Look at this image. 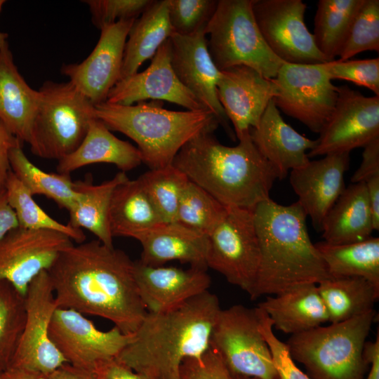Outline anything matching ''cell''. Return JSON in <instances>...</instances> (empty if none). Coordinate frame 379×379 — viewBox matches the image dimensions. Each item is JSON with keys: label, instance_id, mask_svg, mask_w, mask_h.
I'll return each mask as SVG.
<instances>
[{"label": "cell", "instance_id": "obj_53", "mask_svg": "<svg viewBox=\"0 0 379 379\" xmlns=\"http://www.w3.org/2000/svg\"><path fill=\"white\" fill-rule=\"evenodd\" d=\"M6 372L7 379H47L41 373L25 369L7 368Z\"/></svg>", "mask_w": 379, "mask_h": 379}, {"label": "cell", "instance_id": "obj_37", "mask_svg": "<svg viewBox=\"0 0 379 379\" xmlns=\"http://www.w3.org/2000/svg\"><path fill=\"white\" fill-rule=\"evenodd\" d=\"M227 211V207L189 180L179 201L175 222L208 237Z\"/></svg>", "mask_w": 379, "mask_h": 379}, {"label": "cell", "instance_id": "obj_8", "mask_svg": "<svg viewBox=\"0 0 379 379\" xmlns=\"http://www.w3.org/2000/svg\"><path fill=\"white\" fill-rule=\"evenodd\" d=\"M253 0H218L204 29L208 49L215 67L222 71L248 66L267 79H274L285 63L269 48L255 20Z\"/></svg>", "mask_w": 379, "mask_h": 379}, {"label": "cell", "instance_id": "obj_9", "mask_svg": "<svg viewBox=\"0 0 379 379\" xmlns=\"http://www.w3.org/2000/svg\"><path fill=\"white\" fill-rule=\"evenodd\" d=\"M258 308L234 305L220 310L211 338L234 374L256 379H279L270 349L260 329Z\"/></svg>", "mask_w": 379, "mask_h": 379}, {"label": "cell", "instance_id": "obj_47", "mask_svg": "<svg viewBox=\"0 0 379 379\" xmlns=\"http://www.w3.org/2000/svg\"><path fill=\"white\" fill-rule=\"evenodd\" d=\"M364 148L361 163L351 178L352 183L365 182L379 174V137L371 140Z\"/></svg>", "mask_w": 379, "mask_h": 379}, {"label": "cell", "instance_id": "obj_10", "mask_svg": "<svg viewBox=\"0 0 379 379\" xmlns=\"http://www.w3.org/2000/svg\"><path fill=\"white\" fill-rule=\"evenodd\" d=\"M207 238V267L251 298L260 258L253 209L227 207L226 215Z\"/></svg>", "mask_w": 379, "mask_h": 379}, {"label": "cell", "instance_id": "obj_46", "mask_svg": "<svg viewBox=\"0 0 379 379\" xmlns=\"http://www.w3.org/2000/svg\"><path fill=\"white\" fill-rule=\"evenodd\" d=\"M92 372L95 379H152L134 371L117 358L97 362Z\"/></svg>", "mask_w": 379, "mask_h": 379}, {"label": "cell", "instance_id": "obj_45", "mask_svg": "<svg viewBox=\"0 0 379 379\" xmlns=\"http://www.w3.org/2000/svg\"><path fill=\"white\" fill-rule=\"evenodd\" d=\"M180 375L181 379H256L233 373L211 347L199 359L185 360Z\"/></svg>", "mask_w": 379, "mask_h": 379}, {"label": "cell", "instance_id": "obj_44", "mask_svg": "<svg viewBox=\"0 0 379 379\" xmlns=\"http://www.w3.org/2000/svg\"><path fill=\"white\" fill-rule=\"evenodd\" d=\"M258 308L260 314L259 329L270 349L279 379H312L297 366L285 343L275 335L270 319L261 309Z\"/></svg>", "mask_w": 379, "mask_h": 379}, {"label": "cell", "instance_id": "obj_31", "mask_svg": "<svg viewBox=\"0 0 379 379\" xmlns=\"http://www.w3.org/2000/svg\"><path fill=\"white\" fill-rule=\"evenodd\" d=\"M128 179L126 173L121 171L112 179L98 185L93 184L89 179L74 182L79 197L68 211L67 224L74 228L88 230L101 243L113 247L108 220L111 199L115 188Z\"/></svg>", "mask_w": 379, "mask_h": 379}, {"label": "cell", "instance_id": "obj_41", "mask_svg": "<svg viewBox=\"0 0 379 379\" xmlns=\"http://www.w3.org/2000/svg\"><path fill=\"white\" fill-rule=\"evenodd\" d=\"M168 19L175 34H193L204 29L218 5L217 0H168Z\"/></svg>", "mask_w": 379, "mask_h": 379}, {"label": "cell", "instance_id": "obj_39", "mask_svg": "<svg viewBox=\"0 0 379 379\" xmlns=\"http://www.w3.org/2000/svg\"><path fill=\"white\" fill-rule=\"evenodd\" d=\"M25 297L11 284L0 281V366L8 367L22 333Z\"/></svg>", "mask_w": 379, "mask_h": 379}, {"label": "cell", "instance_id": "obj_15", "mask_svg": "<svg viewBox=\"0 0 379 379\" xmlns=\"http://www.w3.org/2000/svg\"><path fill=\"white\" fill-rule=\"evenodd\" d=\"M309 158L364 147L379 137V96L367 97L347 85L338 86L334 109Z\"/></svg>", "mask_w": 379, "mask_h": 379}, {"label": "cell", "instance_id": "obj_21", "mask_svg": "<svg viewBox=\"0 0 379 379\" xmlns=\"http://www.w3.org/2000/svg\"><path fill=\"white\" fill-rule=\"evenodd\" d=\"M349 165L350 152H338L309 161L290 172V183L298 202L315 229L321 230L326 215L344 192V177Z\"/></svg>", "mask_w": 379, "mask_h": 379}, {"label": "cell", "instance_id": "obj_7", "mask_svg": "<svg viewBox=\"0 0 379 379\" xmlns=\"http://www.w3.org/2000/svg\"><path fill=\"white\" fill-rule=\"evenodd\" d=\"M28 144L36 157L58 161L73 152L95 118V106L70 82L46 81Z\"/></svg>", "mask_w": 379, "mask_h": 379}, {"label": "cell", "instance_id": "obj_42", "mask_svg": "<svg viewBox=\"0 0 379 379\" xmlns=\"http://www.w3.org/2000/svg\"><path fill=\"white\" fill-rule=\"evenodd\" d=\"M329 78L343 79L368 88L379 96V58L334 60L321 63Z\"/></svg>", "mask_w": 379, "mask_h": 379}, {"label": "cell", "instance_id": "obj_11", "mask_svg": "<svg viewBox=\"0 0 379 379\" xmlns=\"http://www.w3.org/2000/svg\"><path fill=\"white\" fill-rule=\"evenodd\" d=\"M272 79L278 90L272 100L278 109L320 133L338 96V86L333 84L321 63L285 62Z\"/></svg>", "mask_w": 379, "mask_h": 379}, {"label": "cell", "instance_id": "obj_13", "mask_svg": "<svg viewBox=\"0 0 379 379\" xmlns=\"http://www.w3.org/2000/svg\"><path fill=\"white\" fill-rule=\"evenodd\" d=\"M25 297V326L8 368L48 375L67 364L49 335L50 323L57 306L48 271L32 281Z\"/></svg>", "mask_w": 379, "mask_h": 379}, {"label": "cell", "instance_id": "obj_6", "mask_svg": "<svg viewBox=\"0 0 379 379\" xmlns=\"http://www.w3.org/2000/svg\"><path fill=\"white\" fill-rule=\"evenodd\" d=\"M375 317L372 310L292 335L285 344L292 359L304 365L312 379H364L369 364L364 350Z\"/></svg>", "mask_w": 379, "mask_h": 379}, {"label": "cell", "instance_id": "obj_2", "mask_svg": "<svg viewBox=\"0 0 379 379\" xmlns=\"http://www.w3.org/2000/svg\"><path fill=\"white\" fill-rule=\"evenodd\" d=\"M220 310L208 290L166 311L147 312L117 358L152 379H181L184 361L210 349Z\"/></svg>", "mask_w": 379, "mask_h": 379}, {"label": "cell", "instance_id": "obj_40", "mask_svg": "<svg viewBox=\"0 0 379 379\" xmlns=\"http://www.w3.org/2000/svg\"><path fill=\"white\" fill-rule=\"evenodd\" d=\"M379 51V1L363 0L342 46L339 60L365 51Z\"/></svg>", "mask_w": 379, "mask_h": 379}, {"label": "cell", "instance_id": "obj_22", "mask_svg": "<svg viewBox=\"0 0 379 379\" xmlns=\"http://www.w3.org/2000/svg\"><path fill=\"white\" fill-rule=\"evenodd\" d=\"M138 293L147 312L170 310L208 291L211 278L206 270L190 267L153 266L133 261Z\"/></svg>", "mask_w": 379, "mask_h": 379}, {"label": "cell", "instance_id": "obj_43", "mask_svg": "<svg viewBox=\"0 0 379 379\" xmlns=\"http://www.w3.org/2000/svg\"><path fill=\"white\" fill-rule=\"evenodd\" d=\"M154 0H86L93 25L101 29L121 20L138 18Z\"/></svg>", "mask_w": 379, "mask_h": 379}, {"label": "cell", "instance_id": "obj_17", "mask_svg": "<svg viewBox=\"0 0 379 379\" xmlns=\"http://www.w3.org/2000/svg\"><path fill=\"white\" fill-rule=\"evenodd\" d=\"M135 20H121L102 27L96 46L84 60L61 68L62 74L94 106L107 101L121 79L125 44Z\"/></svg>", "mask_w": 379, "mask_h": 379}, {"label": "cell", "instance_id": "obj_30", "mask_svg": "<svg viewBox=\"0 0 379 379\" xmlns=\"http://www.w3.org/2000/svg\"><path fill=\"white\" fill-rule=\"evenodd\" d=\"M168 8V0H154L135 20L125 44L120 79L138 72L142 63L152 59L174 34Z\"/></svg>", "mask_w": 379, "mask_h": 379}, {"label": "cell", "instance_id": "obj_54", "mask_svg": "<svg viewBox=\"0 0 379 379\" xmlns=\"http://www.w3.org/2000/svg\"><path fill=\"white\" fill-rule=\"evenodd\" d=\"M6 1L4 0H0V12L2 9V6L4 4ZM7 38L8 34L6 33H4L0 32V51L6 45L8 44L7 42Z\"/></svg>", "mask_w": 379, "mask_h": 379}, {"label": "cell", "instance_id": "obj_18", "mask_svg": "<svg viewBox=\"0 0 379 379\" xmlns=\"http://www.w3.org/2000/svg\"><path fill=\"white\" fill-rule=\"evenodd\" d=\"M169 41L171 66L180 83L215 116L229 134L234 136L217 95L220 71L209 54L204 29L188 36L174 33Z\"/></svg>", "mask_w": 379, "mask_h": 379}, {"label": "cell", "instance_id": "obj_3", "mask_svg": "<svg viewBox=\"0 0 379 379\" xmlns=\"http://www.w3.org/2000/svg\"><path fill=\"white\" fill-rule=\"evenodd\" d=\"M213 133H201L188 141L172 165L226 207L254 209L270 199L277 173L250 133L234 147L221 144Z\"/></svg>", "mask_w": 379, "mask_h": 379}, {"label": "cell", "instance_id": "obj_14", "mask_svg": "<svg viewBox=\"0 0 379 379\" xmlns=\"http://www.w3.org/2000/svg\"><path fill=\"white\" fill-rule=\"evenodd\" d=\"M49 335L67 364L91 371L97 362L117 358L133 337L116 326L100 330L86 315L63 307L55 308Z\"/></svg>", "mask_w": 379, "mask_h": 379}, {"label": "cell", "instance_id": "obj_27", "mask_svg": "<svg viewBox=\"0 0 379 379\" xmlns=\"http://www.w3.org/2000/svg\"><path fill=\"white\" fill-rule=\"evenodd\" d=\"M138 149L117 138L96 117L90 122L86 136L71 154L58 161V173L70 174L84 166L106 163L115 165L122 172L138 167L142 163Z\"/></svg>", "mask_w": 379, "mask_h": 379}, {"label": "cell", "instance_id": "obj_50", "mask_svg": "<svg viewBox=\"0 0 379 379\" xmlns=\"http://www.w3.org/2000/svg\"><path fill=\"white\" fill-rule=\"evenodd\" d=\"M370 208L372 213L374 230H379V174L369 178L365 182Z\"/></svg>", "mask_w": 379, "mask_h": 379}, {"label": "cell", "instance_id": "obj_12", "mask_svg": "<svg viewBox=\"0 0 379 379\" xmlns=\"http://www.w3.org/2000/svg\"><path fill=\"white\" fill-rule=\"evenodd\" d=\"M307 5L302 0H253L255 20L266 44L281 60L290 64L328 62L307 28Z\"/></svg>", "mask_w": 379, "mask_h": 379}, {"label": "cell", "instance_id": "obj_49", "mask_svg": "<svg viewBox=\"0 0 379 379\" xmlns=\"http://www.w3.org/2000/svg\"><path fill=\"white\" fill-rule=\"evenodd\" d=\"M19 227L17 218L10 206L5 189L0 190V241L11 230Z\"/></svg>", "mask_w": 379, "mask_h": 379}, {"label": "cell", "instance_id": "obj_19", "mask_svg": "<svg viewBox=\"0 0 379 379\" xmlns=\"http://www.w3.org/2000/svg\"><path fill=\"white\" fill-rule=\"evenodd\" d=\"M217 95L237 139L255 128L270 102L278 95L272 79L245 65L220 71Z\"/></svg>", "mask_w": 379, "mask_h": 379}, {"label": "cell", "instance_id": "obj_55", "mask_svg": "<svg viewBox=\"0 0 379 379\" xmlns=\"http://www.w3.org/2000/svg\"><path fill=\"white\" fill-rule=\"evenodd\" d=\"M0 379H7L6 368L0 366Z\"/></svg>", "mask_w": 379, "mask_h": 379}, {"label": "cell", "instance_id": "obj_28", "mask_svg": "<svg viewBox=\"0 0 379 379\" xmlns=\"http://www.w3.org/2000/svg\"><path fill=\"white\" fill-rule=\"evenodd\" d=\"M374 230L366 186L364 182L345 187L326 215L321 226L324 241L345 244L371 237Z\"/></svg>", "mask_w": 379, "mask_h": 379}, {"label": "cell", "instance_id": "obj_38", "mask_svg": "<svg viewBox=\"0 0 379 379\" xmlns=\"http://www.w3.org/2000/svg\"><path fill=\"white\" fill-rule=\"evenodd\" d=\"M151 200L166 223L175 222L179 201L189 179L173 165L139 176Z\"/></svg>", "mask_w": 379, "mask_h": 379}, {"label": "cell", "instance_id": "obj_23", "mask_svg": "<svg viewBox=\"0 0 379 379\" xmlns=\"http://www.w3.org/2000/svg\"><path fill=\"white\" fill-rule=\"evenodd\" d=\"M250 136L260 153L272 164L278 179H284L292 170L310 161L307 150L317 144L286 124L272 100Z\"/></svg>", "mask_w": 379, "mask_h": 379}, {"label": "cell", "instance_id": "obj_24", "mask_svg": "<svg viewBox=\"0 0 379 379\" xmlns=\"http://www.w3.org/2000/svg\"><path fill=\"white\" fill-rule=\"evenodd\" d=\"M142 246L140 260L160 266L177 260L206 270L208 238L176 222L164 223L135 238Z\"/></svg>", "mask_w": 379, "mask_h": 379}, {"label": "cell", "instance_id": "obj_26", "mask_svg": "<svg viewBox=\"0 0 379 379\" xmlns=\"http://www.w3.org/2000/svg\"><path fill=\"white\" fill-rule=\"evenodd\" d=\"M40 99L19 72L8 44L0 51V120L22 142H28Z\"/></svg>", "mask_w": 379, "mask_h": 379}, {"label": "cell", "instance_id": "obj_51", "mask_svg": "<svg viewBox=\"0 0 379 379\" xmlns=\"http://www.w3.org/2000/svg\"><path fill=\"white\" fill-rule=\"evenodd\" d=\"M47 379H95L91 371L65 364L46 375Z\"/></svg>", "mask_w": 379, "mask_h": 379}, {"label": "cell", "instance_id": "obj_34", "mask_svg": "<svg viewBox=\"0 0 379 379\" xmlns=\"http://www.w3.org/2000/svg\"><path fill=\"white\" fill-rule=\"evenodd\" d=\"M11 170L32 195H43L69 211L75 204L79 193L70 174L46 172L34 165L24 153L22 145L9 153Z\"/></svg>", "mask_w": 379, "mask_h": 379}, {"label": "cell", "instance_id": "obj_20", "mask_svg": "<svg viewBox=\"0 0 379 379\" xmlns=\"http://www.w3.org/2000/svg\"><path fill=\"white\" fill-rule=\"evenodd\" d=\"M147 100H166L187 110L207 109L176 77L171 62L169 39L159 47L146 69L120 79L109 92L106 102L131 105Z\"/></svg>", "mask_w": 379, "mask_h": 379}, {"label": "cell", "instance_id": "obj_52", "mask_svg": "<svg viewBox=\"0 0 379 379\" xmlns=\"http://www.w3.org/2000/svg\"><path fill=\"white\" fill-rule=\"evenodd\" d=\"M364 356L371 366L365 379H379V335L373 342H366Z\"/></svg>", "mask_w": 379, "mask_h": 379}, {"label": "cell", "instance_id": "obj_35", "mask_svg": "<svg viewBox=\"0 0 379 379\" xmlns=\"http://www.w3.org/2000/svg\"><path fill=\"white\" fill-rule=\"evenodd\" d=\"M363 0H319L312 34L328 62L338 57L352 20Z\"/></svg>", "mask_w": 379, "mask_h": 379}, {"label": "cell", "instance_id": "obj_4", "mask_svg": "<svg viewBox=\"0 0 379 379\" xmlns=\"http://www.w3.org/2000/svg\"><path fill=\"white\" fill-rule=\"evenodd\" d=\"M253 215L260 258L251 300L331 277L298 201L286 206L270 198L254 208Z\"/></svg>", "mask_w": 379, "mask_h": 379}, {"label": "cell", "instance_id": "obj_36", "mask_svg": "<svg viewBox=\"0 0 379 379\" xmlns=\"http://www.w3.org/2000/svg\"><path fill=\"white\" fill-rule=\"evenodd\" d=\"M4 189L8 202L15 214L20 227L60 232L77 244L85 241L86 236L82 230L58 222L44 211L11 170Z\"/></svg>", "mask_w": 379, "mask_h": 379}, {"label": "cell", "instance_id": "obj_5", "mask_svg": "<svg viewBox=\"0 0 379 379\" xmlns=\"http://www.w3.org/2000/svg\"><path fill=\"white\" fill-rule=\"evenodd\" d=\"M161 100L121 105L105 102L95 106L97 119L111 131L120 132L138 145L142 161L150 169L172 165L180 149L205 131L220 124L208 109L173 111Z\"/></svg>", "mask_w": 379, "mask_h": 379}, {"label": "cell", "instance_id": "obj_1", "mask_svg": "<svg viewBox=\"0 0 379 379\" xmlns=\"http://www.w3.org/2000/svg\"><path fill=\"white\" fill-rule=\"evenodd\" d=\"M57 307L112 321L133 335L147 313L138 293L133 261L95 239L62 251L48 270Z\"/></svg>", "mask_w": 379, "mask_h": 379}, {"label": "cell", "instance_id": "obj_25", "mask_svg": "<svg viewBox=\"0 0 379 379\" xmlns=\"http://www.w3.org/2000/svg\"><path fill=\"white\" fill-rule=\"evenodd\" d=\"M270 319L273 328L295 335L321 326L328 316L314 284L302 285L283 293L267 296L258 304Z\"/></svg>", "mask_w": 379, "mask_h": 379}, {"label": "cell", "instance_id": "obj_16", "mask_svg": "<svg viewBox=\"0 0 379 379\" xmlns=\"http://www.w3.org/2000/svg\"><path fill=\"white\" fill-rule=\"evenodd\" d=\"M72 244L69 237L60 232L13 229L0 241V281L8 282L25 296L32 281Z\"/></svg>", "mask_w": 379, "mask_h": 379}, {"label": "cell", "instance_id": "obj_48", "mask_svg": "<svg viewBox=\"0 0 379 379\" xmlns=\"http://www.w3.org/2000/svg\"><path fill=\"white\" fill-rule=\"evenodd\" d=\"M22 143L0 120V190L4 189L8 173L11 171L10 151Z\"/></svg>", "mask_w": 379, "mask_h": 379}, {"label": "cell", "instance_id": "obj_33", "mask_svg": "<svg viewBox=\"0 0 379 379\" xmlns=\"http://www.w3.org/2000/svg\"><path fill=\"white\" fill-rule=\"evenodd\" d=\"M331 324L345 321L372 310L379 289L361 277H330L317 284Z\"/></svg>", "mask_w": 379, "mask_h": 379}, {"label": "cell", "instance_id": "obj_32", "mask_svg": "<svg viewBox=\"0 0 379 379\" xmlns=\"http://www.w3.org/2000/svg\"><path fill=\"white\" fill-rule=\"evenodd\" d=\"M331 277H361L379 289V238L331 244H314Z\"/></svg>", "mask_w": 379, "mask_h": 379}, {"label": "cell", "instance_id": "obj_29", "mask_svg": "<svg viewBox=\"0 0 379 379\" xmlns=\"http://www.w3.org/2000/svg\"><path fill=\"white\" fill-rule=\"evenodd\" d=\"M113 237L135 239L139 234L166 223L138 177L129 178L114 190L109 211Z\"/></svg>", "mask_w": 379, "mask_h": 379}]
</instances>
